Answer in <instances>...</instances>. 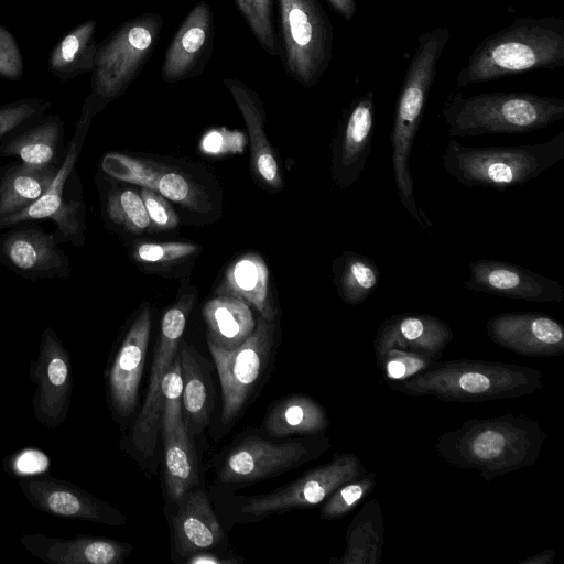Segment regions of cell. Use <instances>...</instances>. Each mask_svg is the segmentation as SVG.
<instances>
[{"label": "cell", "instance_id": "cell-14", "mask_svg": "<svg viewBox=\"0 0 564 564\" xmlns=\"http://www.w3.org/2000/svg\"><path fill=\"white\" fill-rule=\"evenodd\" d=\"M177 360L176 355L163 378L164 408L160 430L164 446V484L174 505L199 481L193 435L183 415V386Z\"/></svg>", "mask_w": 564, "mask_h": 564}, {"label": "cell", "instance_id": "cell-24", "mask_svg": "<svg viewBox=\"0 0 564 564\" xmlns=\"http://www.w3.org/2000/svg\"><path fill=\"white\" fill-rule=\"evenodd\" d=\"M20 543L48 564H121L132 551L131 544L85 534L66 539L32 533L22 535Z\"/></svg>", "mask_w": 564, "mask_h": 564}, {"label": "cell", "instance_id": "cell-37", "mask_svg": "<svg viewBox=\"0 0 564 564\" xmlns=\"http://www.w3.org/2000/svg\"><path fill=\"white\" fill-rule=\"evenodd\" d=\"M107 219L132 235H141L151 228L141 195L128 187H110L104 202Z\"/></svg>", "mask_w": 564, "mask_h": 564}, {"label": "cell", "instance_id": "cell-6", "mask_svg": "<svg viewBox=\"0 0 564 564\" xmlns=\"http://www.w3.org/2000/svg\"><path fill=\"white\" fill-rule=\"evenodd\" d=\"M564 159V131L546 142L473 148L448 140L442 158L446 173L468 188L506 191L539 176Z\"/></svg>", "mask_w": 564, "mask_h": 564}, {"label": "cell", "instance_id": "cell-9", "mask_svg": "<svg viewBox=\"0 0 564 564\" xmlns=\"http://www.w3.org/2000/svg\"><path fill=\"white\" fill-rule=\"evenodd\" d=\"M96 115L84 104L75 131L65 151L56 176L46 192L23 209L7 216H0V230L23 223L51 219L56 229L53 237L57 243L69 242L80 247L85 239L86 217L82 187L75 164L80 154L93 118Z\"/></svg>", "mask_w": 564, "mask_h": 564}, {"label": "cell", "instance_id": "cell-47", "mask_svg": "<svg viewBox=\"0 0 564 564\" xmlns=\"http://www.w3.org/2000/svg\"><path fill=\"white\" fill-rule=\"evenodd\" d=\"M334 12L346 21H351L357 11L356 0H326Z\"/></svg>", "mask_w": 564, "mask_h": 564}, {"label": "cell", "instance_id": "cell-8", "mask_svg": "<svg viewBox=\"0 0 564 564\" xmlns=\"http://www.w3.org/2000/svg\"><path fill=\"white\" fill-rule=\"evenodd\" d=\"M279 56L284 70L305 88L315 86L333 58L334 30L318 0H278Z\"/></svg>", "mask_w": 564, "mask_h": 564}, {"label": "cell", "instance_id": "cell-20", "mask_svg": "<svg viewBox=\"0 0 564 564\" xmlns=\"http://www.w3.org/2000/svg\"><path fill=\"white\" fill-rule=\"evenodd\" d=\"M214 41L213 11L206 1H198L170 41L161 65V78L174 84L199 76L209 63Z\"/></svg>", "mask_w": 564, "mask_h": 564}, {"label": "cell", "instance_id": "cell-19", "mask_svg": "<svg viewBox=\"0 0 564 564\" xmlns=\"http://www.w3.org/2000/svg\"><path fill=\"white\" fill-rule=\"evenodd\" d=\"M0 263L17 275L30 280L66 279L70 261L53 234L39 227H21L0 237Z\"/></svg>", "mask_w": 564, "mask_h": 564}, {"label": "cell", "instance_id": "cell-42", "mask_svg": "<svg viewBox=\"0 0 564 564\" xmlns=\"http://www.w3.org/2000/svg\"><path fill=\"white\" fill-rule=\"evenodd\" d=\"M245 145V133L227 128H213L203 135L199 151L205 155L221 156L241 153Z\"/></svg>", "mask_w": 564, "mask_h": 564}, {"label": "cell", "instance_id": "cell-35", "mask_svg": "<svg viewBox=\"0 0 564 564\" xmlns=\"http://www.w3.org/2000/svg\"><path fill=\"white\" fill-rule=\"evenodd\" d=\"M333 274L338 296L348 305L364 303L380 282L376 262L355 251H345L333 261Z\"/></svg>", "mask_w": 564, "mask_h": 564}, {"label": "cell", "instance_id": "cell-27", "mask_svg": "<svg viewBox=\"0 0 564 564\" xmlns=\"http://www.w3.org/2000/svg\"><path fill=\"white\" fill-rule=\"evenodd\" d=\"M224 85L242 115L251 142V166L265 186L279 189L282 178L274 152L264 132L265 112L260 96L238 78L225 77Z\"/></svg>", "mask_w": 564, "mask_h": 564}, {"label": "cell", "instance_id": "cell-43", "mask_svg": "<svg viewBox=\"0 0 564 564\" xmlns=\"http://www.w3.org/2000/svg\"><path fill=\"white\" fill-rule=\"evenodd\" d=\"M140 195L150 218L151 229L171 230L177 227L178 216L164 196L142 187Z\"/></svg>", "mask_w": 564, "mask_h": 564}, {"label": "cell", "instance_id": "cell-16", "mask_svg": "<svg viewBox=\"0 0 564 564\" xmlns=\"http://www.w3.org/2000/svg\"><path fill=\"white\" fill-rule=\"evenodd\" d=\"M151 321V310L144 305L133 318L105 371L108 406L121 425L138 405Z\"/></svg>", "mask_w": 564, "mask_h": 564}, {"label": "cell", "instance_id": "cell-2", "mask_svg": "<svg viewBox=\"0 0 564 564\" xmlns=\"http://www.w3.org/2000/svg\"><path fill=\"white\" fill-rule=\"evenodd\" d=\"M564 66V19L519 17L488 35L456 76V88Z\"/></svg>", "mask_w": 564, "mask_h": 564}, {"label": "cell", "instance_id": "cell-1", "mask_svg": "<svg viewBox=\"0 0 564 564\" xmlns=\"http://www.w3.org/2000/svg\"><path fill=\"white\" fill-rule=\"evenodd\" d=\"M546 432L525 414L506 413L489 419H469L443 433L435 449L447 464L480 473L486 482L530 467L539 458Z\"/></svg>", "mask_w": 564, "mask_h": 564}, {"label": "cell", "instance_id": "cell-38", "mask_svg": "<svg viewBox=\"0 0 564 564\" xmlns=\"http://www.w3.org/2000/svg\"><path fill=\"white\" fill-rule=\"evenodd\" d=\"M376 486V473L366 471L360 477L338 487L328 496L321 509L323 520H338L348 514Z\"/></svg>", "mask_w": 564, "mask_h": 564}, {"label": "cell", "instance_id": "cell-29", "mask_svg": "<svg viewBox=\"0 0 564 564\" xmlns=\"http://www.w3.org/2000/svg\"><path fill=\"white\" fill-rule=\"evenodd\" d=\"M215 293L236 297L253 307L263 318L275 319L269 291V269L256 252H247L232 261Z\"/></svg>", "mask_w": 564, "mask_h": 564}, {"label": "cell", "instance_id": "cell-22", "mask_svg": "<svg viewBox=\"0 0 564 564\" xmlns=\"http://www.w3.org/2000/svg\"><path fill=\"white\" fill-rule=\"evenodd\" d=\"M488 337L498 346L525 357H555L564 352V326L539 312H510L490 317Z\"/></svg>", "mask_w": 564, "mask_h": 564}, {"label": "cell", "instance_id": "cell-15", "mask_svg": "<svg viewBox=\"0 0 564 564\" xmlns=\"http://www.w3.org/2000/svg\"><path fill=\"white\" fill-rule=\"evenodd\" d=\"M29 375L34 386V417L48 429L62 425L70 406L73 367L69 351L52 327L41 334L39 352L30 362Z\"/></svg>", "mask_w": 564, "mask_h": 564}, {"label": "cell", "instance_id": "cell-12", "mask_svg": "<svg viewBox=\"0 0 564 564\" xmlns=\"http://www.w3.org/2000/svg\"><path fill=\"white\" fill-rule=\"evenodd\" d=\"M194 303L195 292L183 293L161 318L145 400L128 441H124V448L132 451L138 458L150 460L155 454L164 408L163 378L177 355V347Z\"/></svg>", "mask_w": 564, "mask_h": 564}, {"label": "cell", "instance_id": "cell-4", "mask_svg": "<svg viewBox=\"0 0 564 564\" xmlns=\"http://www.w3.org/2000/svg\"><path fill=\"white\" fill-rule=\"evenodd\" d=\"M451 39L447 26L419 35L397 98L390 132L394 183L403 207L424 229L432 226L415 203L410 154L436 76L437 64Z\"/></svg>", "mask_w": 564, "mask_h": 564}, {"label": "cell", "instance_id": "cell-39", "mask_svg": "<svg viewBox=\"0 0 564 564\" xmlns=\"http://www.w3.org/2000/svg\"><path fill=\"white\" fill-rule=\"evenodd\" d=\"M376 360L387 382L408 380L436 361L429 356L394 347L384 350Z\"/></svg>", "mask_w": 564, "mask_h": 564}, {"label": "cell", "instance_id": "cell-23", "mask_svg": "<svg viewBox=\"0 0 564 564\" xmlns=\"http://www.w3.org/2000/svg\"><path fill=\"white\" fill-rule=\"evenodd\" d=\"M100 169L112 180L139 185L188 208L202 210L204 200L197 187L185 174L170 166L120 152H108L101 158Z\"/></svg>", "mask_w": 564, "mask_h": 564}, {"label": "cell", "instance_id": "cell-41", "mask_svg": "<svg viewBox=\"0 0 564 564\" xmlns=\"http://www.w3.org/2000/svg\"><path fill=\"white\" fill-rule=\"evenodd\" d=\"M51 102L43 99L28 98L0 107V139L19 129L24 123L39 117Z\"/></svg>", "mask_w": 564, "mask_h": 564}, {"label": "cell", "instance_id": "cell-21", "mask_svg": "<svg viewBox=\"0 0 564 564\" xmlns=\"http://www.w3.org/2000/svg\"><path fill=\"white\" fill-rule=\"evenodd\" d=\"M465 289L506 299L538 303L562 302L563 286L544 275L513 263L480 259L469 263Z\"/></svg>", "mask_w": 564, "mask_h": 564}, {"label": "cell", "instance_id": "cell-28", "mask_svg": "<svg viewBox=\"0 0 564 564\" xmlns=\"http://www.w3.org/2000/svg\"><path fill=\"white\" fill-rule=\"evenodd\" d=\"M177 356L182 377V409L192 435L200 433L210 422L214 389L210 366L191 344L181 339Z\"/></svg>", "mask_w": 564, "mask_h": 564}, {"label": "cell", "instance_id": "cell-13", "mask_svg": "<svg viewBox=\"0 0 564 564\" xmlns=\"http://www.w3.org/2000/svg\"><path fill=\"white\" fill-rule=\"evenodd\" d=\"M276 325L259 315L251 335L237 348L226 350L207 343L221 389L223 425L234 423L260 382L275 345Z\"/></svg>", "mask_w": 564, "mask_h": 564}, {"label": "cell", "instance_id": "cell-3", "mask_svg": "<svg viewBox=\"0 0 564 564\" xmlns=\"http://www.w3.org/2000/svg\"><path fill=\"white\" fill-rule=\"evenodd\" d=\"M388 386L398 392L433 397L442 402H482L532 394L542 388V372L502 361L436 360L424 372Z\"/></svg>", "mask_w": 564, "mask_h": 564}, {"label": "cell", "instance_id": "cell-18", "mask_svg": "<svg viewBox=\"0 0 564 564\" xmlns=\"http://www.w3.org/2000/svg\"><path fill=\"white\" fill-rule=\"evenodd\" d=\"M373 129L375 94L369 90L344 109L337 126L332 174L339 188L346 189L361 177L371 151Z\"/></svg>", "mask_w": 564, "mask_h": 564}, {"label": "cell", "instance_id": "cell-25", "mask_svg": "<svg viewBox=\"0 0 564 564\" xmlns=\"http://www.w3.org/2000/svg\"><path fill=\"white\" fill-rule=\"evenodd\" d=\"M172 517L171 549L173 560H181L218 546L224 529L205 491L191 489L176 503Z\"/></svg>", "mask_w": 564, "mask_h": 564}, {"label": "cell", "instance_id": "cell-44", "mask_svg": "<svg viewBox=\"0 0 564 564\" xmlns=\"http://www.w3.org/2000/svg\"><path fill=\"white\" fill-rule=\"evenodd\" d=\"M273 3L274 0H251L259 28L256 40L271 56L279 54V37L273 23Z\"/></svg>", "mask_w": 564, "mask_h": 564}, {"label": "cell", "instance_id": "cell-26", "mask_svg": "<svg viewBox=\"0 0 564 564\" xmlns=\"http://www.w3.org/2000/svg\"><path fill=\"white\" fill-rule=\"evenodd\" d=\"M451 326L443 319L422 313H402L379 326L373 347L376 357L389 348L406 349L438 360L453 339Z\"/></svg>", "mask_w": 564, "mask_h": 564}, {"label": "cell", "instance_id": "cell-48", "mask_svg": "<svg viewBox=\"0 0 564 564\" xmlns=\"http://www.w3.org/2000/svg\"><path fill=\"white\" fill-rule=\"evenodd\" d=\"M556 557V552L552 549H546L530 557H525L519 564H552Z\"/></svg>", "mask_w": 564, "mask_h": 564}, {"label": "cell", "instance_id": "cell-30", "mask_svg": "<svg viewBox=\"0 0 564 564\" xmlns=\"http://www.w3.org/2000/svg\"><path fill=\"white\" fill-rule=\"evenodd\" d=\"M64 126L59 116L7 139L0 143V156L15 158L18 162L33 167L59 166L63 151Z\"/></svg>", "mask_w": 564, "mask_h": 564}, {"label": "cell", "instance_id": "cell-45", "mask_svg": "<svg viewBox=\"0 0 564 564\" xmlns=\"http://www.w3.org/2000/svg\"><path fill=\"white\" fill-rule=\"evenodd\" d=\"M23 73V63L15 40L0 25V76L18 79Z\"/></svg>", "mask_w": 564, "mask_h": 564}, {"label": "cell", "instance_id": "cell-11", "mask_svg": "<svg viewBox=\"0 0 564 564\" xmlns=\"http://www.w3.org/2000/svg\"><path fill=\"white\" fill-rule=\"evenodd\" d=\"M330 446L325 433L283 443L249 436L229 448L219 460L217 481L223 486L241 487L279 476L316 459Z\"/></svg>", "mask_w": 564, "mask_h": 564}, {"label": "cell", "instance_id": "cell-40", "mask_svg": "<svg viewBox=\"0 0 564 564\" xmlns=\"http://www.w3.org/2000/svg\"><path fill=\"white\" fill-rule=\"evenodd\" d=\"M199 247L192 242L164 241L135 243L132 257L139 263L167 264L196 254Z\"/></svg>", "mask_w": 564, "mask_h": 564}, {"label": "cell", "instance_id": "cell-34", "mask_svg": "<svg viewBox=\"0 0 564 564\" xmlns=\"http://www.w3.org/2000/svg\"><path fill=\"white\" fill-rule=\"evenodd\" d=\"M59 166L33 167L17 162L1 167L0 216L17 213L40 198L52 184Z\"/></svg>", "mask_w": 564, "mask_h": 564}, {"label": "cell", "instance_id": "cell-36", "mask_svg": "<svg viewBox=\"0 0 564 564\" xmlns=\"http://www.w3.org/2000/svg\"><path fill=\"white\" fill-rule=\"evenodd\" d=\"M96 22L86 21L70 31L52 51L48 66L61 79L93 70L98 45L95 43Z\"/></svg>", "mask_w": 564, "mask_h": 564}, {"label": "cell", "instance_id": "cell-5", "mask_svg": "<svg viewBox=\"0 0 564 564\" xmlns=\"http://www.w3.org/2000/svg\"><path fill=\"white\" fill-rule=\"evenodd\" d=\"M449 137L527 133L564 118V99L532 93L464 96L455 87L442 106Z\"/></svg>", "mask_w": 564, "mask_h": 564}, {"label": "cell", "instance_id": "cell-32", "mask_svg": "<svg viewBox=\"0 0 564 564\" xmlns=\"http://www.w3.org/2000/svg\"><path fill=\"white\" fill-rule=\"evenodd\" d=\"M207 343L226 350L239 347L253 332L256 319L245 302L226 295H216L204 304Z\"/></svg>", "mask_w": 564, "mask_h": 564}, {"label": "cell", "instance_id": "cell-17", "mask_svg": "<svg viewBox=\"0 0 564 564\" xmlns=\"http://www.w3.org/2000/svg\"><path fill=\"white\" fill-rule=\"evenodd\" d=\"M24 498L34 508L61 518L123 525L126 516L82 487L48 475H31L18 480Z\"/></svg>", "mask_w": 564, "mask_h": 564}, {"label": "cell", "instance_id": "cell-10", "mask_svg": "<svg viewBox=\"0 0 564 564\" xmlns=\"http://www.w3.org/2000/svg\"><path fill=\"white\" fill-rule=\"evenodd\" d=\"M366 471L362 459L356 454L336 453L329 462L305 471L297 479L271 492L234 497L230 521L253 522L272 514L317 506L338 487Z\"/></svg>", "mask_w": 564, "mask_h": 564}, {"label": "cell", "instance_id": "cell-31", "mask_svg": "<svg viewBox=\"0 0 564 564\" xmlns=\"http://www.w3.org/2000/svg\"><path fill=\"white\" fill-rule=\"evenodd\" d=\"M329 426L326 410L313 398L293 394L271 405L263 419L264 431L273 437L324 433Z\"/></svg>", "mask_w": 564, "mask_h": 564}, {"label": "cell", "instance_id": "cell-7", "mask_svg": "<svg viewBox=\"0 0 564 564\" xmlns=\"http://www.w3.org/2000/svg\"><path fill=\"white\" fill-rule=\"evenodd\" d=\"M164 18L147 12L118 26L97 48L91 93L86 99L95 115L126 93L153 55Z\"/></svg>", "mask_w": 564, "mask_h": 564}, {"label": "cell", "instance_id": "cell-33", "mask_svg": "<svg viewBox=\"0 0 564 564\" xmlns=\"http://www.w3.org/2000/svg\"><path fill=\"white\" fill-rule=\"evenodd\" d=\"M346 549L338 564H379L384 544L382 510L376 499L366 501L346 530Z\"/></svg>", "mask_w": 564, "mask_h": 564}, {"label": "cell", "instance_id": "cell-49", "mask_svg": "<svg viewBox=\"0 0 564 564\" xmlns=\"http://www.w3.org/2000/svg\"><path fill=\"white\" fill-rule=\"evenodd\" d=\"M186 563H191V564H200V563H232V561L230 560H225V558H219L218 556L212 554V553H206V551L204 552H199V553H195L191 556H188L186 560H185Z\"/></svg>", "mask_w": 564, "mask_h": 564}, {"label": "cell", "instance_id": "cell-46", "mask_svg": "<svg viewBox=\"0 0 564 564\" xmlns=\"http://www.w3.org/2000/svg\"><path fill=\"white\" fill-rule=\"evenodd\" d=\"M239 11L240 15L243 18L246 23L248 24L250 31L253 36H258L259 28L258 22L252 9L251 0H232Z\"/></svg>", "mask_w": 564, "mask_h": 564}]
</instances>
